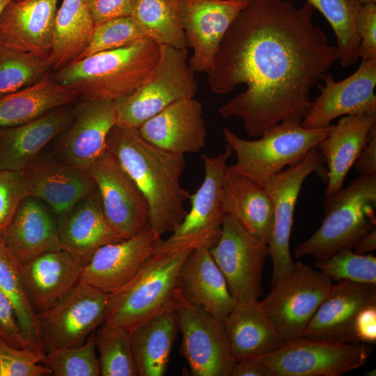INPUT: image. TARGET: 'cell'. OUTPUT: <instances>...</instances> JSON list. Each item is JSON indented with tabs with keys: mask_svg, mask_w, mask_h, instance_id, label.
<instances>
[{
	"mask_svg": "<svg viewBox=\"0 0 376 376\" xmlns=\"http://www.w3.org/2000/svg\"><path fill=\"white\" fill-rule=\"evenodd\" d=\"M21 173L29 196L42 201L56 217L69 212L96 188L89 171L69 166L49 152H42Z\"/></svg>",
	"mask_w": 376,
	"mask_h": 376,
	"instance_id": "19",
	"label": "cell"
},
{
	"mask_svg": "<svg viewBox=\"0 0 376 376\" xmlns=\"http://www.w3.org/2000/svg\"><path fill=\"white\" fill-rule=\"evenodd\" d=\"M178 326L175 311L158 315L131 331L138 376H163L169 363Z\"/></svg>",
	"mask_w": 376,
	"mask_h": 376,
	"instance_id": "34",
	"label": "cell"
},
{
	"mask_svg": "<svg viewBox=\"0 0 376 376\" xmlns=\"http://www.w3.org/2000/svg\"><path fill=\"white\" fill-rule=\"evenodd\" d=\"M161 45V59L152 76L132 93L113 102L117 125L138 128L174 102L196 95L198 84L187 49Z\"/></svg>",
	"mask_w": 376,
	"mask_h": 376,
	"instance_id": "7",
	"label": "cell"
},
{
	"mask_svg": "<svg viewBox=\"0 0 376 376\" xmlns=\"http://www.w3.org/2000/svg\"><path fill=\"white\" fill-rule=\"evenodd\" d=\"M77 100L72 91L56 82L49 73L29 86L0 96V127L29 122Z\"/></svg>",
	"mask_w": 376,
	"mask_h": 376,
	"instance_id": "33",
	"label": "cell"
},
{
	"mask_svg": "<svg viewBox=\"0 0 376 376\" xmlns=\"http://www.w3.org/2000/svg\"><path fill=\"white\" fill-rule=\"evenodd\" d=\"M72 104L20 125L1 127L0 171H23L69 125L74 116Z\"/></svg>",
	"mask_w": 376,
	"mask_h": 376,
	"instance_id": "24",
	"label": "cell"
},
{
	"mask_svg": "<svg viewBox=\"0 0 376 376\" xmlns=\"http://www.w3.org/2000/svg\"><path fill=\"white\" fill-rule=\"evenodd\" d=\"M57 222L62 249L83 267L102 246L125 240L106 219L96 188Z\"/></svg>",
	"mask_w": 376,
	"mask_h": 376,
	"instance_id": "25",
	"label": "cell"
},
{
	"mask_svg": "<svg viewBox=\"0 0 376 376\" xmlns=\"http://www.w3.org/2000/svg\"><path fill=\"white\" fill-rule=\"evenodd\" d=\"M161 56L162 45L146 38L75 60L51 75L78 100L116 102L146 82Z\"/></svg>",
	"mask_w": 376,
	"mask_h": 376,
	"instance_id": "3",
	"label": "cell"
},
{
	"mask_svg": "<svg viewBox=\"0 0 376 376\" xmlns=\"http://www.w3.org/2000/svg\"><path fill=\"white\" fill-rule=\"evenodd\" d=\"M28 196L21 172L0 171V241L19 204Z\"/></svg>",
	"mask_w": 376,
	"mask_h": 376,
	"instance_id": "44",
	"label": "cell"
},
{
	"mask_svg": "<svg viewBox=\"0 0 376 376\" xmlns=\"http://www.w3.org/2000/svg\"><path fill=\"white\" fill-rule=\"evenodd\" d=\"M107 149L144 196L150 226L160 236L173 232L187 212L185 205L190 196L180 185L184 155L153 146L137 128L117 124L108 135Z\"/></svg>",
	"mask_w": 376,
	"mask_h": 376,
	"instance_id": "2",
	"label": "cell"
},
{
	"mask_svg": "<svg viewBox=\"0 0 376 376\" xmlns=\"http://www.w3.org/2000/svg\"><path fill=\"white\" fill-rule=\"evenodd\" d=\"M223 210L249 233L268 244L274 205L265 187L246 176L226 170L221 195Z\"/></svg>",
	"mask_w": 376,
	"mask_h": 376,
	"instance_id": "30",
	"label": "cell"
},
{
	"mask_svg": "<svg viewBox=\"0 0 376 376\" xmlns=\"http://www.w3.org/2000/svg\"><path fill=\"white\" fill-rule=\"evenodd\" d=\"M110 294L79 281L63 297L36 313L45 353L82 345L105 320Z\"/></svg>",
	"mask_w": 376,
	"mask_h": 376,
	"instance_id": "9",
	"label": "cell"
},
{
	"mask_svg": "<svg viewBox=\"0 0 376 376\" xmlns=\"http://www.w3.org/2000/svg\"><path fill=\"white\" fill-rule=\"evenodd\" d=\"M88 171L95 182L106 219L125 239L150 226L149 208L144 196L107 149Z\"/></svg>",
	"mask_w": 376,
	"mask_h": 376,
	"instance_id": "15",
	"label": "cell"
},
{
	"mask_svg": "<svg viewBox=\"0 0 376 376\" xmlns=\"http://www.w3.org/2000/svg\"><path fill=\"white\" fill-rule=\"evenodd\" d=\"M249 0H178L182 26L188 48V59L194 72H210L230 25Z\"/></svg>",
	"mask_w": 376,
	"mask_h": 376,
	"instance_id": "18",
	"label": "cell"
},
{
	"mask_svg": "<svg viewBox=\"0 0 376 376\" xmlns=\"http://www.w3.org/2000/svg\"><path fill=\"white\" fill-rule=\"evenodd\" d=\"M318 84L320 92L302 120L301 125L320 129L334 119L347 115L376 112V58L362 60L359 68L346 79L337 81L329 72Z\"/></svg>",
	"mask_w": 376,
	"mask_h": 376,
	"instance_id": "17",
	"label": "cell"
},
{
	"mask_svg": "<svg viewBox=\"0 0 376 376\" xmlns=\"http://www.w3.org/2000/svg\"><path fill=\"white\" fill-rule=\"evenodd\" d=\"M102 376H138L131 344V331L103 322L95 331Z\"/></svg>",
	"mask_w": 376,
	"mask_h": 376,
	"instance_id": "38",
	"label": "cell"
},
{
	"mask_svg": "<svg viewBox=\"0 0 376 376\" xmlns=\"http://www.w3.org/2000/svg\"><path fill=\"white\" fill-rule=\"evenodd\" d=\"M192 250L152 251L136 275L110 294L104 322L132 331L158 315L175 311L182 297L181 270Z\"/></svg>",
	"mask_w": 376,
	"mask_h": 376,
	"instance_id": "4",
	"label": "cell"
},
{
	"mask_svg": "<svg viewBox=\"0 0 376 376\" xmlns=\"http://www.w3.org/2000/svg\"><path fill=\"white\" fill-rule=\"evenodd\" d=\"M355 25L360 39L359 55L362 60L376 58V3H361Z\"/></svg>",
	"mask_w": 376,
	"mask_h": 376,
	"instance_id": "45",
	"label": "cell"
},
{
	"mask_svg": "<svg viewBox=\"0 0 376 376\" xmlns=\"http://www.w3.org/2000/svg\"><path fill=\"white\" fill-rule=\"evenodd\" d=\"M83 265L63 249L20 265L24 288L37 313L63 297L79 281Z\"/></svg>",
	"mask_w": 376,
	"mask_h": 376,
	"instance_id": "28",
	"label": "cell"
},
{
	"mask_svg": "<svg viewBox=\"0 0 376 376\" xmlns=\"http://www.w3.org/2000/svg\"><path fill=\"white\" fill-rule=\"evenodd\" d=\"M357 343L373 344L376 342V301L363 307L357 314L353 327Z\"/></svg>",
	"mask_w": 376,
	"mask_h": 376,
	"instance_id": "48",
	"label": "cell"
},
{
	"mask_svg": "<svg viewBox=\"0 0 376 376\" xmlns=\"http://www.w3.org/2000/svg\"><path fill=\"white\" fill-rule=\"evenodd\" d=\"M16 1H24V0H16Z\"/></svg>",
	"mask_w": 376,
	"mask_h": 376,
	"instance_id": "54",
	"label": "cell"
},
{
	"mask_svg": "<svg viewBox=\"0 0 376 376\" xmlns=\"http://www.w3.org/2000/svg\"><path fill=\"white\" fill-rule=\"evenodd\" d=\"M314 8L290 0H249L234 19L207 73L212 91L245 90L220 107L259 137L284 121L302 122L311 92L338 60L336 47L313 22Z\"/></svg>",
	"mask_w": 376,
	"mask_h": 376,
	"instance_id": "1",
	"label": "cell"
},
{
	"mask_svg": "<svg viewBox=\"0 0 376 376\" xmlns=\"http://www.w3.org/2000/svg\"><path fill=\"white\" fill-rule=\"evenodd\" d=\"M137 129L153 146L183 155L199 152L207 135L202 104L194 97L174 102Z\"/></svg>",
	"mask_w": 376,
	"mask_h": 376,
	"instance_id": "22",
	"label": "cell"
},
{
	"mask_svg": "<svg viewBox=\"0 0 376 376\" xmlns=\"http://www.w3.org/2000/svg\"><path fill=\"white\" fill-rule=\"evenodd\" d=\"M45 353L19 348L0 340V376H49V368L41 363Z\"/></svg>",
	"mask_w": 376,
	"mask_h": 376,
	"instance_id": "43",
	"label": "cell"
},
{
	"mask_svg": "<svg viewBox=\"0 0 376 376\" xmlns=\"http://www.w3.org/2000/svg\"><path fill=\"white\" fill-rule=\"evenodd\" d=\"M331 285L332 280L324 273L297 262L260 302L283 339H296L304 336Z\"/></svg>",
	"mask_w": 376,
	"mask_h": 376,
	"instance_id": "10",
	"label": "cell"
},
{
	"mask_svg": "<svg viewBox=\"0 0 376 376\" xmlns=\"http://www.w3.org/2000/svg\"><path fill=\"white\" fill-rule=\"evenodd\" d=\"M116 125L114 102L80 100L74 116L56 138L50 153L61 162L88 171L107 149V140Z\"/></svg>",
	"mask_w": 376,
	"mask_h": 376,
	"instance_id": "16",
	"label": "cell"
},
{
	"mask_svg": "<svg viewBox=\"0 0 376 376\" xmlns=\"http://www.w3.org/2000/svg\"><path fill=\"white\" fill-rule=\"evenodd\" d=\"M376 249V229L361 239L352 249L359 254H368Z\"/></svg>",
	"mask_w": 376,
	"mask_h": 376,
	"instance_id": "51",
	"label": "cell"
},
{
	"mask_svg": "<svg viewBox=\"0 0 376 376\" xmlns=\"http://www.w3.org/2000/svg\"><path fill=\"white\" fill-rule=\"evenodd\" d=\"M318 10L331 25L337 39L338 60L343 67L356 63L360 39L355 18L360 0H306Z\"/></svg>",
	"mask_w": 376,
	"mask_h": 376,
	"instance_id": "37",
	"label": "cell"
},
{
	"mask_svg": "<svg viewBox=\"0 0 376 376\" xmlns=\"http://www.w3.org/2000/svg\"><path fill=\"white\" fill-rule=\"evenodd\" d=\"M161 237L150 226L140 233L100 248L83 267L80 280L106 293L128 283Z\"/></svg>",
	"mask_w": 376,
	"mask_h": 376,
	"instance_id": "20",
	"label": "cell"
},
{
	"mask_svg": "<svg viewBox=\"0 0 376 376\" xmlns=\"http://www.w3.org/2000/svg\"><path fill=\"white\" fill-rule=\"evenodd\" d=\"M0 290L10 302L26 338L36 350L45 352L39 336L36 313L24 288L20 265L1 241Z\"/></svg>",
	"mask_w": 376,
	"mask_h": 376,
	"instance_id": "36",
	"label": "cell"
},
{
	"mask_svg": "<svg viewBox=\"0 0 376 376\" xmlns=\"http://www.w3.org/2000/svg\"><path fill=\"white\" fill-rule=\"evenodd\" d=\"M315 266L331 280L376 284V258L368 253L359 254L352 249H343L317 260Z\"/></svg>",
	"mask_w": 376,
	"mask_h": 376,
	"instance_id": "41",
	"label": "cell"
},
{
	"mask_svg": "<svg viewBox=\"0 0 376 376\" xmlns=\"http://www.w3.org/2000/svg\"><path fill=\"white\" fill-rule=\"evenodd\" d=\"M58 0L11 1L0 15V41L48 58Z\"/></svg>",
	"mask_w": 376,
	"mask_h": 376,
	"instance_id": "23",
	"label": "cell"
},
{
	"mask_svg": "<svg viewBox=\"0 0 376 376\" xmlns=\"http://www.w3.org/2000/svg\"><path fill=\"white\" fill-rule=\"evenodd\" d=\"M13 0H0V15L5 7Z\"/></svg>",
	"mask_w": 376,
	"mask_h": 376,
	"instance_id": "52",
	"label": "cell"
},
{
	"mask_svg": "<svg viewBox=\"0 0 376 376\" xmlns=\"http://www.w3.org/2000/svg\"><path fill=\"white\" fill-rule=\"evenodd\" d=\"M95 27L89 0H63L47 58L51 70L56 72L76 60L89 44Z\"/></svg>",
	"mask_w": 376,
	"mask_h": 376,
	"instance_id": "32",
	"label": "cell"
},
{
	"mask_svg": "<svg viewBox=\"0 0 376 376\" xmlns=\"http://www.w3.org/2000/svg\"><path fill=\"white\" fill-rule=\"evenodd\" d=\"M180 280L183 297L223 322L237 303L207 247L190 252L182 266Z\"/></svg>",
	"mask_w": 376,
	"mask_h": 376,
	"instance_id": "29",
	"label": "cell"
},
{
	"mask_svg": "<svg viewBox=\"0 0 376 376\" xmlns=\"http://www.w3.org/2000/svg\"><path fill=\"white\" fill-rule=\"evenodd\" d=\"M134 0H89L95 26L107 21L130 16Z\"/></svg>",
	"mask_w": 376,
	"mask_h": 376,
	"instance_id": "47",
	"label": "cell"
},
{
	"mask_svg": "<svg viewBox=\"0 0 376 376\" xmlns=\"http://www.w3.org/2000/svg\"><path fill=\"white\" fill-rule=\"evenodd\" d=\"M224 324L236 361L268 354L285 342L258 299L237 302Z\"/></svg>",
	"mask_w": 376,
	"mask_h": 376,
	"instance_id": "31",
	"label": "cell"
},
{
	"mask_svg": "<svg viewBox=\"0 0 376 376\" xmlns=\"http://www.w3.org/2000/svg\"><path fill=\"white\" fill-rule=\"evenodd\" d=\"M1 242L20 265L61 249L57 217L42 201L28 196L19 204Z\"/></svg>",
	"mask_w": 376,
	"mask_h": 376,
	"instance_id": "26",
	"label": "cell"
},
{
	"mask_svg": "<svg viewBox=\"0 0 376 376\" xmlns=\"http://www.w3.org/2000/svg\"><path fill=\"white\" fill-rule=\"evenodd\" d=\"M361 3H370L374 2L376 3V0H360Z\"/></svg>",
	"mask_w": 376,
	"mask_h": 376,
	"instance_id": "53",
	"label": "cell"
},
{
	"mask_svg": "<svg viewBox=\"0 0 376 376\" xmlns=\"http://www.w3.org/2000/svg\"><path fill=\"white\" fill-rule=\"evenodd\" d=\"M180 352L195 376H230L236 363L224 324L182 296L175 311Z\"/></svg>",
	"mask_w": 376,
	"mask_h": 376,
	"instance_id": "14",
	"label": "cell"
},
{
	"mask_svg": "<svg viewBox=\"0 0 376 376\" xmlns=\"http://www.w3.org/2000/svg\"><path fill=\"white\" fill-rule=\"evenodd\" d=\"M230 376H274L271 368L256 358L236 361Z\"/></svg>",
	"mask_w": 376,
	"mask_h": 376,
	"instance_id": "50",
	"label": "cell"
},
{
	"mask_svg": "<svg viewBox=\"0 0 376 376\" xmlns=\"http://www.w3.org/2000/svg\"><path fill=\"white\" fill-rule=\"evenodd\" d=\"M376 124L375 113L342 116L332 125L328 136L317 146L327 169L325 198L343 187L350 169L365 146L372 127Z\"/></svg>",
	"mask_w": 376,
	"mask_h": 376,
	"instance_id": "27",
	"label": "cell"
},
{
	"mask_svg": "<svg viewBox=\"0 0 376 376\" xmlns=\"http://www.w3.org/2000/svg\"><path fill=\"white\" fill-rule=\"evenodd\" d=\"M376 301V284L339 281L331 285L305 332V337L337 343H357L354 323L359 312Z\"/></svg>",
	"mask_w": 376,
	"mask_h": 376,
	"instance_id": "21",
	"label": "cell"
},
{
	"mask_svg": "<svg viewBox=\"0 0 376 376\" xmlns=\"http://www.w3.org/2000/svg\"><path fill=\"white\" fill-rule=\"evenodd\" d=\"M233 150L226 144L217 157L202 155L204 178L196 191L190 194V210L169 237L156 242L152 251H178L214 246L220 238L225 214L221 195L227 160Z\"/></svg>",
	"mask_w": 376,
	"mask_h": 376,
	"instance_id": "8",
	"label": "cell"
},
{
	"mask_svg": "<svg viewBox=\"0 0 376 376\" xmlns=\"http://www.w3.org/2000/svg\"><path fill=\"white\" fill-rule=\"evenodd\" d=\"M146 38L147 36L132 17L116 18L95 27L89 44L76 60Z\"/></svg>",
	"mask_w": 376,
	"mask_h": 376,
	"instance_id": "42",
	"label": "cell"
},
{
	"mask_svg": "<svg viewBox=\"0 0 376 376\" xmlns=\"http://www.w3.org/2000/svg\"><path fill=\"white\" fill-rule=\"evenodd\" d=\"M324 204L322 224L295 248L297 258L326 259L340 249H352L375 228L376 173L360 174Z\"/></svg>",
	"mask_w": 376,
	"mask_h": 376,
	"instance_id": "5",
	"label": "cell"
},
{
	"mask_svg": "<svg viewBox=\"0 0 376 376\" xmlns=\"http://www.w3.org/2000/svg\"><path fill=\"white\" fill-rule=\"evenodd\" d=\"M312 173L327 183V169L317 147L299 164L283 169L264 185L274 205V224L268 242L272 263V287L287 276L294 266L290 251L293 215L302 185Z\"/></svg>",
	"mask_w": 376,
	"mask_h": 376,
	"instance_id": "12",
	"label": "cell"
},
{
	"mask_svg": "<svg viewBox=\"0 0 376 376\" xmlns=\"http://www.w3.org/2000/svg\"><path fill=\"white\" fill-rule=\"evenodd\" d=\"M373 350L363 343H337L307 337L286 340L256 359L274 376H340L364 365Z\"/></svg>",
	"mask_w": 376,
	"mask_h": 376,
	"instance_id": "11",
	"label": "cell"
},
{
	"mask_svg": "<svg viewBox=\"0 0 376 376\" xmlns=\"http://www.w3.org/2000/svg\"><path fill=\"white\" fill-rule=\"evenodd\" d=\"M41 363L54 376H100L95 331L82 345L45 353Z\"/></svg>",
	"mask_w": 376,
	"mask_h": 376,
	"instance_id": "40",
	"label": "cell"
},
{
	"mask_svg": "<svg viewBox=\"0 0 376 376\" xmlns=\"http://www.w3.org/2000/svg\"><path fill=\"white\" fill-rule=\"evenodd\" d=\"M0 340L16 347L36 350L23 334L13 306L1 290Z\"/></svg>",
	"mask_w": 376,
	"mask_h": 376,
	"instance_id": "46",
	"label": "cell"
},
{
	"mask_svg": "<svg viewBox=\"0 0 376 376\" xmlns=\"http://www.w3.org/2000/svg\"><path fill=\"white\" fill-rule=\"evenodd\" d=\"M353 166L360 174L376 173V124L370 129L366 143Z\"/></svg>",
	"mask_w": 376,
	"mask_h": 376,
	"instance_id": "49",
	"label": "cell"
},
{
	"mask_svg": "<svg viewBox=\"0 0 376 376\" xmlns=\"http://www.w3.org/2000/svg\"><path fill=\"white\" fill-rule=\"evenodd\" d=\"M47 58L0 41V96L29 86L50 73Z\"/></svg>",
	"mask_w": 376,
	"mask_h": 376,
	"instance_id": "39",
	"label": "cell"
},
{
	"mask_svg": "<svg viewBox=\"0 0 376 376\" xmlns=\"http://www.w3.org/2000/svg\"><path fill=\"white\" fill-rule=\"evenodd\" d=\"M130 16L148 38L160 45L187 49L178 0H134Z\"/></svg>",
	"mask_w": 376,
	"mask_h": 376,
	"instance_id": "35",
	"label": "cell"
},
{
	"mask_svg": "<svg viewBox=\"0 0 376 376\" xmlns=\"http://www.w3.org/2000/svg\"><path fill=\"white\" fill-rule=\"evenodd\" d=\"M209 250L236 301L261 296L263 267L269 256L267 243L249 233L235 219L225 214L220 238Z\"/></svg>",
	"mask_w": 376,
	"mask_h": 376,
	"instance_id": "13",
	"label": "cell"
},
{
	"mask_svg": "<svg viewBox=\"0 0 376 376\" xmlns=\"http://www.w3.org/2000/svg\"><path fill=\"white\" fill-rule=\"evenodd\" d=\"M331 125L308 129L301 122L289 120L266 130L256 140L238 136L229 127H223L226 144L235 152L237 162L226 170L251 178L264 186L286 166L299 164L308 153L329 134Z\"/></svg>",
	"mask_w": 376,
	"mask_h": 376,
	"instance_id": "6",
	"label": "cell"
}]
</instances>
